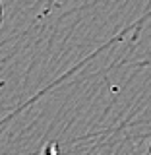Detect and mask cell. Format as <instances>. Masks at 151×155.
<instances>
[{"label": "cell", "mask_w": 151, "mask_h": 155, "mask_svg": "<svg viewBox=\"0 0 151 155\" xmlns=\"http://www.w3.org/2000/svg\"><path fill=\"white\" fill-rule=\"evenodd\" d=\"M0 21H2V8H0Z\"/></svg>", "instance_id": "obj_1"}, {"label": "cell", "mask_w": 151, "mask_h": 155, "mask_svg": "<svg viewBox=\"0 0 151 155\" xmlns=\"http://www.w3.org/2000/svg\"><path fill=\"white\" fill-rule=\"evenodd\" d=\"M149 153H151V143H149Z\"/></svg>", "instance_id": "obj_2"}]
</instances>
